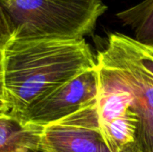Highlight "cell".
Segmentation results:
<instances>
[{"mask_svg": "<svg viewBox=\"0 0 153 152\" xmlns=\"http://www.w3.org/2000/svg\"><path fill=\"white\" fill-rule=\"evenodd\" d=\"M1 56L4 101L20 119L63 84L97 66L84 39H11Z\"/></svg>", "mask_w": 153, "mask_h": 152, "instance_id": "1", "label": "cell"}, {"mask_svg": "<svg viewBox=\"0 0 153 152\" xmlns=\"http://www.w3.org/2000/svg\"><path fill=\"white\" fill-rule=\"evenodd\" d=\"M12 39H82L107 11L101 0H2Z\"/></svg>", "mask_w": 153, "mask_h": 152, "instance_id": "2", "label": "cell"}, {"mask_svg": "<svg viewBox=\"0 0 153 152\" xmlns=\"http://www.w3.org/2000/svg\"><path fill=\"white\" fill-rule=\"evenodd\" d=\"M96 59L132 92L134 108L139 118L135 147L139 152H153V79L140 65L120 32L108 36L107 46Z\"/></svg>", "mask_w": 153, "mask_h": 152, "instance_id": "3", "label": "cell"}, {"mask_svg": "<svg viewBox=\"0 0 153 152\" xmlns=\"http://www.w3.org/2000/svg\"><path fill=\"white\" fill-rule=\"evenodd\" d=\"M41 150L43 152H110L100 129L97 100L58 122L43 126Z\"/></svg>", "mask_w": 153, "mask_h": 152, "instance_id": "4", "label": "cell"}, {"mask_svg": "<svg viewBox=\"0 0 153 152\" xmlns=\"http://www.w3.org/2000/svg\"><path fill=\"white\" fill-rule=\"evenodd\" d=\"M98 66L82 72L50 95L32 106L21 118L26 124L39 126L58 122L97 100Z\"/></svg>", "mask_w": 153, "mask_h": 152, "instance_id": "5", "label": "cell"}, {"mask_svg": "<svg viewBox=\"0 0 153 152\" xmlns=\"http://www.w3.org/2000/svg\"><path fill=\"white\" fill-rule=\"evenodd\" d=\"M43 126L26 124L10 113L0 116V152H32L41 149Z\"/></svg>", "mask_w": 153, "mask_h": 152, "instance_id": "6", "label": "cell"}, {"mask_svg": "<svg viewBox=\"0 0 153 152\" xmlns=\"http://www.w3.org/2000/svg\"><path fill=\"white\" fill-rule=\"evenodd\" d=\"M139 118L134 107L124 116L100 126L110 152H125L135 144Z\"/></svg>", "mask_w": 153, "mask_h": 152, "instance_id": "7", "label": "cell"}, {"mask_svg": "<svg viewBox=\"0 0 153 152\" xmlns=\"http://www.w3.org/2000/svg\"><path fill=\"white\" fill-rule=\"evenodd\" d=\"M118 20L132 29L134 39L153 47V0L143 2L117 13Z\"/></svg>", "mask_w": 153, "mask_h": 152, "instance_id": "8", "label": "cell"}, {"mask_svg": "<svg viewBox=\"0 0 153 152\" xmlns=\"http://www.w3.org/2000/svg\"><path fill=\"white\" fill-rule=\"evenodd\" d=\"M123 39L144 72L153 79V47L138 42L134 38L123 34Z\"/></svg>", "mask_w": 153, "mask_h": 152, "instance_id": "9", "label": "cell"}, {"mask_svg": "<svg viewBox=\"0 0 153 152\" xmlns=\"http://www.w3.org/2000/svg\"><path fill=\"white\" fill-rule=\"evenodd\" d=\"M12 38L13 32L11 24L2 0H0V52L11 41Z\"/></svg>", "mask_w": 153, "mask_h": 152, "instance_id": "10", "label": "cell"}, {"mask_svg": "<svg viewBox=\"0 0 153 152\" xmlns=\"http://www.w3.org/2000/svg\"><path fill=\"white\" fill-rule=\"evenodd\" d=\"M0 100L4 101V85H3V74H2V56H1V52H0Z\"/></svg>", "mask_w": 153, "mask_h": 152, "instance_id": "11", "label": "cell"}, {"mask_svg": "<svg viewBox=\"0 0 153 152\" xmlns=\"http://www.w3.org/2000/svg\"><path fill=\"white\" fill-rule=\"evenodd\" d=\"M8 113H9V110H8V108H7L5 102L3 100H0V116L5 115Z\"/></svg>", "mask_w": 153, "mask_h": 152, "instance_id": "12", "label": "cell"}, {"mask_svg": "<svg viewBox=\"0 0 153 152\" xmlns=\"http://www.w3.org/2000/svg\"><path fill=\"white\" fill-rule=\"evenodd\" d=\"M127 152H139V151L136 149V147H135V144L132 147V148H130L128 151H127Z\"/></svg>", "mask_w": 153, "mask_h": 152, "instance_id": "13", "label": "cell"}]
</instances>
